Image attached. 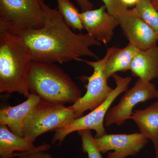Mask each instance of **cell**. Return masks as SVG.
Here are the masks:
<instances>
[{
	"instance_id": "obj_1",
	"label": "cell",
	"mask_w": 158,
	"mask_h": 158,
	"mask_svg": "<svg viewBox=\"0 0 158 158\" xmlns=\"http://www.w3.org/2000/svg\"><path fill=\"white\" fill-rule=\"evenodd\" d=\"M44 26L26 31L22 37L32 52V61L60 64L80 61L87 56L98 60L90 47L100 46L101 43L89 34H76L65 23L57 8L52 9L44 2Z\"/></svg>"
},
{
	"instance_id": "obj_2",
	"label": "cell",
	"mask_w": 158,
	"mask_h": 158,
	"mask_svg": "<svg viewBox=\"0 0 158 158\" xmlns=\"http://www.w3.org/2000/svg\"><path fill=\"white\" fill-rule=\"evenodd\" d=\"M32 61V52L22 37L0 31V92L31 95L27 77Z\"/></svg>"
},
{
	"instance_id": "obj_3",
	"label": "cell",
	"mask_w": 158,
	"mask_h": 158,
	"mask_svg": "<svg viewBox=\"0 0 158 158\" xmlns=\"http://www.w3.org/2000/svg\"><path fill=\"white\" fill-rule=\"evenodd\" d=\"M27 82L31 94L44 102L73 104L81 98L73 80L55 63L32 61Z\"/></svg>"
},
{
	"instance_id": "obj_4",
	"label": "cell",
	"mask_w": 158,
	"mask_h": 158,
	"mask_svg": "<svg viewBox=\"0 0 158 158\" xmlns=\"http://www.w3.org/2000/svg\"><path fill=\"white\" fill-rule=\"evenodd\" d=\"M43 0H0V31L19 35L44 26Z\"/></svg>"
},
{
	"instance_id": "obj_5",
	"label": "cell",
	"mask_w": 158,
	"mask_h": 158,
	"mask_svg": "<svg viewBox=\"0 0 158 158\" xmlns=\"http://www.w3.org/2000/svg\"><path fill=\"white\" fill-rule=\"evenodd\" d=\"M76 118V111L71 106L41 101L25 122L24 137L34 142L44 133L62 128Z\"/></svg>"
},
{
	"instance_id": "obj_6",
	"label": "cell",
	"mask_w": 158,
	"mask_h": 158,
	"mask_svg": "<svg viewBox=\"0 0 158 158\" xmlns=\"http://www.w3.org/2000/svg\"><path fill=\"white\" fill-rule=\"evenodd\" d=\"M112 77L115 81L116 87L106 101L86 116L76 118L65 127L56 131L52 140V144H55L57 141L61 144L69 134L81 130H94L96 132L95 138L106 134L104 121L110 106L119 94L127 90L132 79L129 76L123 77L116 73L113 74Z\"/></svg>"
},
{
	"instance_id": "obj_7",
	"label": "cell",
	"mask_w": 158,
	"mask_h": 158,
	"mask_svg": "<svg viewBox=\"0 0 158 158\" xmlns=\"http://www.w3.org/2000/svg\"><path fill=\"white\" fill-rule=\"evenodd\" d=\"M115 46L109 48L104 57L97 61H89L81 59L93 69V73L90 76L81 78L88 80L86 93L76 102L71 106L76 113L77 118L82 117L87 110H93L98 107L106 101L113 89L108 84V79L105 74L106 65L111 53Z\"/></svg>"
},
{
	"instance_id": "obj_8",
	"label": "cell",
	"mask_w": 158,
	"mask_h": 158,
	"mask_svg": "<svg viewBox=\"0 0 158 158\" xmlns=\"http://www.w3.org/2000/svg\"><path fill=\"white\" fill-rule=\"evenodd\" d=\"M158 98V90L154 84L138 78L134 86L127 90L116 106L109 110L105 118V127L121 125L131 119L133 108L140 103Z\"/></svg>"
},
{
	"instance_id": "obj_9",
	"label": "cell",
	"mask_w": 158,
	"mask_h": 158,
	"mask_svg": "<svg viewBox=\"0 0 158 158\" xmlns=\"http://www.w3.org/2000/svg\"><path fill=\"white\" fill-rule=\"evenodd\" d=\"M95 138L97 147L106 158H126L137 155L147 145L148 139L141 133L106 134Z\"/></svg>"
},
{
	"instance_id": "obj_10",
	"label": "cell",
	"mask_w": 158,
	"mask_h": 158,
	"mask_svg": "<svg viewBox=\"0 0 158 158\" xmlns=\"http://www.w3.org/2000/svg\"><path fill=\"white\" fill-rule=\"evenodd\" d=\"M118 19L129 42L138 49H146L156 45L158 34L141 19L135 8L128 9Z\"/></svg>"
},
{
	"instance_id": "obj_11",
	"label": "cell",
	"mask_w": 158,
	"mask_h": 158,
	"mask_svg": "<svg viewBox=\"0 0 158 158\" xmlns=\"http://www.w3.org/2000/svg\"><path fill=\"white\" fill-rule=\"evenodd\" d=\"M104 5L98 9L80 13L84 29L98 41L107 45L113 39L114 31L119 25L118 19L110 14Z\"/></svg>"
},
{
	"instance_id": "obj_12",
	"label": "cell",
	"mask_w": 158,
	"mask_h": 158,
	"mask_svg": "<svg viewBox=\"0 0 158 158\" xmlns=\"http://www.w3.org/2000/svg\"><path fill=\"white\" fill-rule=\"evenodd\" d=\"M27 100L0 111V125H6L12 132L24 137V125L27 117L41 102L38 97L31 94Z\"/></svg>"
},
{
	"instance_id": "obj_13",
	"label": "cell",
	"mask_w": 158,
	"mask_h": 158,
	"mask_svg": "<svg viewBox=\"0 0 158 158\" xmlns=\"http://www.w3.org/2000/svg\"><path fill=\"white\" fill-rule=\"evenodd\" d=\"M130 70L132 75L150 82L158 78V46L139 49L133 59Z\"/></svg>"
},
{
	"instance_id": "obj_14",
	"label": "cell",
	"mask_w": 158,
	"mask_h": 158,
	"mask_svg": "<svg viewBox=\"0 0 158 158\" xmlns=\"http://www.w3.org/2000/svg\"><path fill=\"white\" fill-rule=\"evenodd\" d=\"M140 133L150 140L155 150H158V101L144 110H135L132 115Z\"/></svg>"
},
{
	"instance_id": "obj_15",
	"label": "cell",
	"mask_w": 158,
	"mask_h": 158,
	"mask_svg": "<svg viewBox=\"0 0 158 158\" xmlns=\"http://www.w3.org/2000/svg\"><path fill=\"white\" fill-rule=\"evenodd\" d=\"M34 142L14 134L6 125H0V157L9 156L15 151H31L36 148Z\"/></svg>"
},
{
	"instance_id": "obj_16",
	"label": "cell",
	"mask_w": 158,
	"mask_h": 158,
	"mask_svg": "<svg viewBox=\"0 0 158 158\" xmlns=\"http://www.w3.org/2000/svg\"><path fill=\"white\" fill-rule=\"evenodd\" d=\"M139 49L130 42L124 48L115 47L106 65L105 74L106 78L108 80L118 72H125L130 70L133 59Z\"/></svg>"
},
{
	"instance_id": "obj_17",
	"label": "cell",
	"mask_w": 158,
	"mask_h": 158,
	"mask_svg": "<svg viewBox=\"0 0 158 158\" xmlns=\"http://www.w3.org/2000/svg\"><path fill=\"white\" fill-rule=\"evenodd\" d=\"M57 9L62 15L65 23L73 30L81 32L84 29L82 24L80 12L70 0H56Z\"/></svg>"
},
{
	"instance_id": "obj_18",
	"label": "cell",
	"mask_w": 158,
	"mask_h": 158,
	"mask_svg": "<svg viewBox=\"0 0 158 158\" xmlns=\"http://www.w3.org/2000/svg\"><path fill=\"white\" fill-rule=\"evenodd\" d=\"M136 9L142 19L158 35V11L149 0H140L136 5Z\"/></svg>"
},
{
	"instance_id": "obj_19",
	"label": "cell",
	"mask_w": 158,
	"mask_h": 158,
	"mask_svg": "<svg viewBox=\"0 0 158 158\" xmlns=\"http://www.w3.org/2000/svg\"><path fill=\"white\" fill-rule=\"evenodd\" d=\"M82 141V151L88 154V158H103L102 153L97 147L95 138L91 131L81 130L78 131Z\"/></svg>"
},
{
	"instance_id": "obj_20",
	"label": "cell",
	"mask_w": 158,
	"mask_h": 158,
	"mask_svg": "<svg viewBox=\"0 0 158 158\" xmlns=\"http://www.w3.org/2000/svg\"><path fill=\"white\" fill-rule=\"evenodd\" d=\"M49 144H43L36 147L33 150L27 152L17 153L13 154L14 156L18 158H53L50 154L45 152L46 151L51 148Z\"/></svg>"
},
{
	"instance_id": "obj_21",
	"label": "cell",
	"mask_w": 158,
	"mask_h": 158,
	"mask_svg": "<svg viewBox=\"0 0 158 158\" xmlns=\"http://www.w3.org/2000/svg\"><path fill=\"white\" fill-rule=\"evenodd\" d=\"M106 6L107 11L115 16L119 18L123 15L128 10L127 7L121 0H102Z\"/></svg>"
},
{
	"instance_id": "obj_22",
	"label": "cell",
	"mask_w": 158,
	"mask_h": 158,
	"mask_svg": "<svg viewBox=\"0 0 158 158\" xmlns=\"http://www.w3.org/2000/svg\"><path fill=\"white\" fill-rule=\"evenodd\" d=\"M82 11L93 9L94 5L88 0H76Z\"/></svg>"
},
{
	"instance_id": "obj_23",
	"label": "cell",
	"mask_w": 158,
	"mask_h": 158,
	"mask_svg": "<svg viewBox=\"0 0 158 158\" xmlns=\"http://www.w3.org/2000/svg\"><path fill=\"white\" fill-rule=\"evenodd\" d=\"M121 1L122 2L128 7V6H136L137 3L140 0H121Z\"/></svg>"
},
{
	"instance_id": "obj_24",
	"label": "cell",
	"mask_w": 158,
	"mask_h": 158,
	"mask_svg": "<svg viewBox=\"0 0 158 158\" xmlns=\"http://www.w3.org/2000/svg\"><path fill=\"white\" fill-rule=\"evenodd\" d=\"M151 3L154 8L158 11V0H152Z\"/></svg>"
},
{
	"instance_id": "obj_25",
	"label": "cell",
	"mask_w": 158,
	"mask_h": 158,
	"mask_svg": "<svg viewBox=\"0 0 158 158\" xmlns=\"http://www.w3.org/2000/svg\"><path fill=\"white\" fill-rule=\"evenodd\" d=\"M0 158H15V156H13V155H11V156H9L4 157H0Z\"/></svg>"
},
{
	"instance_id": "obj_26",
	"label": "cell",
	"mask_w": 158,
	"mask_h": 158,
	"mask_svg": "<svg viewBox=\"0 0 158 158\" xmlns=\"http://www.w3.org/2000/svg\"><path fill=\"white\" fill-rule=\"evenodd\" d=\"M156 156L154 158H158V150L155 151Z\"/></svg>"
},
{
	"instance_id": "obj_27",
	"label": "cell",
	"mask_w": 158,
	"mask_h": 158,
	"mask_svg": "<svg viewBox=\"0 0 158 158\" xmlns=\"http://www.w3.org/2000/svg\"><path fill=\"white\" fill-rule=\"evenodd\" d=\"M150 1H151V2L152 1V0H149Z\"/></svg>"
}]
</instances>
